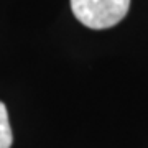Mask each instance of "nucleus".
Returning <instances> with one entry per match:
<instances>
[{"instance_id": "f03ea898", "label": "nucleus", "mask_w": 148, "mask_h": 148, "mask_svg": "<svg viewBox=\"0 0 148 148\" xmlns=\"http://www.w3.org/2000/svg\"><path fill=\"white\" fill-rule=\"evenodd\" d=\"M13 142L12 127L8 120V112L3 102H0V148H10Z\"/></svg>"}, {"instance_id": "f257e3e1", "label": "nucleus", "mask_w": 148, "mask_h": 148, "mask_svg": "<svg viewBox=\"0 0 148 148\" xmlns=\"http://www.w3.org/2000/svg\"><path fill=\"white\" fill-rule=\"evenodd\" d=\"M130 0H71L74 16L90 30H106L125 18Z\"/></svg>"}]
</instances>
